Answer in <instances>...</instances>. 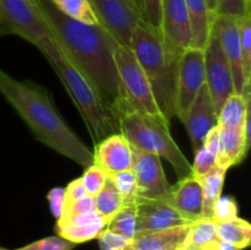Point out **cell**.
<instances>
[{"instance_id": "74e56055", "label": "cell", "mask_w": 251, "mask_h": 250, "mask_svg": "<svg viewBox=\"0 0 251 250\" xmlns=\"http://www.w3.org/2000/svg\"><path fill=\"white\" fill-rule=\"evenodd\" d=\"M65 189V193H64V208L69 207L70 205H73L74 202H76L77 200H80L81 198L86 196L85 188H83L82 183H81V179H74L70 183L68 184V186Z\"/></svg>"}, {"instance_id": "ffe728a7", "label": "cell", "mask_w": 251, "mask_h": 250, "mask_svg": "<svg viewBox=\"0 0 251 250\" xmlns=\"http://www.w3.org/2000/svg\"><path fill=\"white\" fill-rule=\"evenodd\" d=\"M189 228L190 225H185L136 235L132 239V250H180Z\"/></svg>"}, {"instance_id": "9c48e42d", "label": "cell", "mask_w": 251, "mask_h": 250, "mask_svg": "<svg viewBox=\"0 0 251 250\" xmlns=\"http://www.w3.org/2000/svg\"><path fill=\"white\" fill-rule=\"evenodd\" d=\"M203 50H205V83L218 115L223 103L234 92L232 71L220 41L212 29Z\"/></svg>"}, {"instance_id": "7a4b0ae2", "label": "cell", "mask_w": 251, "mask_h": 250, "mask_svg": "<svg viewBox=\"0 0 251 250\" xmlns=\"http://www.w3.org/2000/svg\"><path fill=\"white\" fill-rule=\"evenodd\" d=\"M0 95L38 141L85 168L93 163V153L66 124L46 87L28 80H16L0 69Z\"/></svg>"}, {"instance_id": "603a6c76", "label": "cell", "mask_w": 251, "mask_h": 250, "mask_svg": "<svg viewBox=\"0 0 251 250\" xmlns=\"http://www.w3.org/2000/svg\"><path fill=\"white\" fill-rule=\"evenodd\" d=\"M220 239L212 218H200L190 225L180 250H211Z\"/></svg>"}, {"instance_id": "d6a6232c", "label": "cell", "mask_w": 251, "mask_h": 250, "mask_svg": "<svg viewBox=\"0 0 251 250\" xmlns=\"http://www.w3.org/2000/svg\"><path fill=\"white\" fill-rule=\"evenodd\" d=\"M80 179L83 188H85L86 194L91 198H95L104 186L108 175L100 167L92 163L91 166L86 167L85 172H83L82 176Z\"/></svg>"}, {"instance_id": "7402d4cb", "label": "cell", "mask_w": 251, "mask_h": 250, "mask_svg": "<svg viewBox=\"0 0 251 250\" xmlns=\"http://www.w3.org/2000/svg\"><path fill=\"white\" fill-rule=\"evenodd\" d=\"M250 87H245L242 95L233 92L226 100L218 113V126L223 129H243L245 118L250 110Z\"/></svg>"}, {"instance_id": "30bf717a", "label": "cell", "mask_w": 251, "mask_h": 250, "mask_svg": "<svg viewBox=\"0 0 251 250\" xmlns=\"http://www.w3.org/2000/svg\"><path fill=\"white\" fill-rule=\"evenodd\" d=\"M205 81V50L190 47L181 54L178 65L176 117L180 122Z\"/></svg>"}, {"instance_id": "d4e9b609", "label": "cell", "mask_w": 251, "mask_h": 250, "mask_svg": "<svg viewBox=\"0 0 251 250\" xmlns=\"http://www.w3.org/2000/svg\"><path fill=\"white\" fill-rule=\"evenodd\" d=\"M227 172L216 166L200 179L202 188V218H212L215 203L222 195Z\"/></svg>"}, {"instance_id": "f1b7e54d", "label": "cell", "mask_w": 251, "mask_h": 250, "mask_svg": "<svg viewBox=\"0 0 251 250\" xmlns=\"http://www.w3.org/2000/svg\"><path fill=\"white\" fill-rule=\"evenodd\" d=\"M56 10L70 19L88 25H100L87 0H49Z\"/></svg>"}, {"instance_id": "52a82bcc", "label": "cell", "mask_w": 251, "mask_h": 250, "mask_svg": "<svg viewBox=\"0 0 251 250\" xmlns=\"http://www.w3.org/2000/svg\"><path fill=\"white\" fill-rule=\"evenodd\" d=\"M0 36H17L36 48L53 38L34 0H0Z\"/></svg>"}, {"instance_id": "5bb4252c", "label": "cell", "mask_w": 251, "mask_h": 250, "mask_svg": "<svg viewBox=\"0 0 251 250\" xmlns=\"http://www.w3.org/2000/svg\"><path fill=\"white\" fill-rule=\"evenodd\" d=\"M136 210V235L191 225L162 199H137Z\"/></svg>"}, {"instance_id": "d590c367", "label": "cell", "mask_w": 251, "mask_h": 250, "mask_svg": "<svg viewBox=\"0 0 251 250\" xmlns=\"http://www.w3.org/2000/svg\"><path fill=\"white\" fill-rule=\"evenodd\" d=\"M216 14L240 19L250 12L251 0H216Z\"/></svg>"}, {"instance_id": "6da1fadb", "label": "cell", "mask_w": 251, "mask_h": 250, "mask_svg": "<svg viewBox=\"0 0 251 250\" xmlns=\"http://www.w3.org/2000/svg\"><path fill=\"white\" fill-rule=\"evenodd\" d=\"M34 2L68 60L120 119L125 114V102L114 59L117 42L100 25L70 19L56 10L49 0Z\"/></svg>"}, {"instance_id": "9a60e30c", "label": "cell", "mask_w": 251, "mask_h": 250, "mask_svg": "<svg viewBox=\"0 0 251 250\" xmlns=\"http://www.w3.org/2000/svg\"><path fill=\"white\" fill-rule=\"evenodd\" d=\"M181 122L188 130L194 152L198 151L202 146L208 132L218 125V115L213 107L206 83L200 88Z\"/></svg>"}, {"instance_id": "7c38bea8", "label": "cell", "mask_w": 251, "mask_h": 250, "mask_svg": "<svg viewBox=\"0 0 251 250\" xmlns=\"http://www.w3.org/2000/svg\"><path fill=\"white\" fill-rule=\"evenodd\" d=\"M131 171L136 179L137 199H161L171 184L168 183L161 158L151 152L132 147Z\"/></svg>"}, {"instance_id": "60d3db41", "label": "cell", "mask_w": 251, "mask_h": 250, "mask_svg": "<svg viewBox=\"0 0 251 250\" xmlns=\"http://www.w3.org/2000/svg\"><path fill=\"white\" fill-rule=\"evenodd\" d=\"M206 1H207V5H208V7H210L211 12L215 15L216 14V7H217V5H216V0H206Z\"/></svg>"}, {"instance_id": "f546056e", "label": "cell", "mask_w": 251, "mask_h": 250, "mask_svg": "<svg viewBox=\"0 0 251 250\" xmlns=\"http://www.w3.org/2000/svg\"><path fill=\"white\" fill-rule=\"evenodd\" d=\"M239 28L240 49H242V63L244 71L245 86H251V14L248 12L238 19ZM244 90V88H243Z\"/></svg>"}, {"instance_id": "83f0119b", "label": "cell", "mask_w": 251, "mask_h": 250, "mask_svg": "<svg viewBox=\"0 0 251 250\" xmlns=\"http://www.w3.org/2000/svg\"><path fill=\"white\" fill-rule=\"evenodd\" d=\"M136 221L137 210L136 202L126 203L122 207V210L113 216L112 220L108 222L107 228L109 232L120 235L127 240H132L136 235Z\"/></svg>"}, {"instance_id": "3957f363", "label": "cell", "mask_w": 251, "mask_h": 250, "mask_svg": "<svg viewBox=\"0 0 251 250\" xmlns=\"http://www.w3.org/2000/svg\"><path fill=\"white\" fill-rule=\"evenodd\" d=\"M68 91L74 104L82 117L93 144L120 132L119 119L105 105L93 86L68 60L54 38H48L38 47Z\"/></svg>"}, {"instance_id": "5b68a950", "label": "cell", "mask_w": 251, "mask_h": 250, "mask_svg": "<svg viewBox=\"0 0 251 250\" xmlns=\"http://www.w3.org/2000/svg\"><path fill=\"white\" fill-rule=\"evenodd\" d=\"M119 129L132 147L168 161L176 171L178 180L191 174V163L174 141L166 118L127 113L119 119Z\"/></svg>"}, {"instance_id": "e0dca14e", "label": "cell", "mask_w": 251, "mask_h": 250, "mask_svg": "<svg viewBox=\"0 0 251 250\" xmlns=\"http://www.w3.org/2000/svg\"><path fill=\"white\" fill-rule=\"evenodd\" d=\"M93 163L105 172V174L118 173L131 169L132 149L122 132L112 134L95 145Z\"/></svg>"}, {"instance_id": "4316f807", "label": "cell", "mask_w": 251, "mask_h": 250, "mask_svg": "<svg viewBox=\"0 0 251 250\" xmlns=\"http://www.w3.org/2000/svg\"><path fill=\"white\" fill-rule=\"evenodd\" d=\"M93 203H95L96 212L107 222H109L113 216L119 212L125 205L122 195L117 190L114 184L109 180V178L107 179L102 190L93 198Z\"/></svg>"}, {"instance_id": "836d02e7", "label": "cell", "mask_w": 251, "mask_h": 250, "mask_svg": "<svg viewBox=\"0 0 251 250\" xmlns=\"http://www.w3.org/2000/svg\"><path fill=\"white\" fill-rule=\"evenodd\" d=\"M75 247V243L69 242L59 235H53V237L42 238V239L29 243L25 247L15 248V249L0 247V250H74Z\"/></svg>"}, {"instance_id": "8fae6325", "label": "cell", "mask_w": 251, "mask_h": 250, "mask_svg": "<svg viewBox=\"0 0 251 250\" xmlns=\"http://www.w3.org/2000/svg\"><path fill=\"white\" fill-rule=\"evenodd\" d=\"M161 41L176 59L190 48L191 29L185 0H162Z\"/></svg>"}, {"instance_id": "277c9868", "label": "cell", "mask_w": 251, "mask_h": 250, "mask_svg": "<svg viewBox=\"0 0 251 250\" xmlns=\"http://www.w3.org/2000/svg\"><path fill=\"white\" fill-rule=\"evenodd\" d=\"M130 49L149 80L159 110L169 122L176 117V81L180 59L172 56L156 32L144 22L135 28Z\"/></svg>"}, {"instance_id": "ab89813d", "label": "cell", "mask_w": 251, "mask_h": 250, "mask_svg": "<svg viewBox=\"0 0 251 250\" xmlns=\"http://www.w3.org/2000/svg\"><path fill=\"white\" fill-rule=\"evenodd\" d=\"M211 250H242V249H239V248L229 244V243L225 242V240H222L220 238V239L215 243V245H213L212 249Z\"/></svg>"}, {"instance_id": "ac0fdd59", "label": "cell", "mask_w": 251, "mask_h": 250, "mask_svg": "<svg viewBox=\"0 0 251 250\" xmlns=\"http://www.w3.org/2000/svg\"><path fill=\"white\" fill-rule=\"evenodd\" d=\"M108 222L96 211L73 217L56 220L55 232L60 238L75 244L90 242L97 238L107 228Z\"/></svg>"}, {"instance_id": "f35d334b", "label": "cell", "mask_w": 251, "mask_h": 250, "mask_svg": "<svg viewBox=\"0 0 251 250\" xmlns=\"http://www.w3.org/2000/svg\"><path fill=\"white\" fill-rule=\"evenodd\" d=\"M64 193L65 189L64 188H53L47 195L49 202V208L55 220H58L61 216L64 207Z\"/></svg>"}, {"instance_id": "2e32d148", "label": "cell", "mask_w": 251, "mask_h": 250, "mask_svg": "<svg viewBox=\"0 0 251 250\" xmlns=\"http://www.w3.org/2000/svg\"><path fill=\"white\" fill-rule=\"evenodd\" d=\"M161 199L189 222L193 223L202 218V188L200 180L191 174L169 186Z\"/></svg>"}, {"instance_id": "d6986e66", "label": "cell", "mask_w": 251, "mask_h": 250, "mask_svg": "<svg viewBox=\"0 0 251 250\" xmlns=\"http://www.w3.org/2000/svg\"><path fill=\"white\" fill-rule=\"evenodd\" d=\"M250 145L247 142L243 129H223L218 135V156L216 166L228 171L244 161Z\"/></svg>"}, {"instance_id": "4dcf8cb0", "label": "cell", "mask_w": 251, "mask_h": 250, "mask_svg": "<svg viewBox=\"0 0 251 250\" xmlns=\"http://www.w3.org/2000/svg\"><path fill=\"white\" fill-rule=\"evenodd\" d=\"M108 178L115 185L117 190L122 195L125 205L135 203L137 200L136 179L131 169L118 172V173L108 174Z\"/></svg>"}, {"instance_id": "ba28073f", "label": "cell", "mask_w": 251, "mask_h": 250, "mask_svg": "<svg viewBox=\"0 0 251 250\" xmlns=\"http://www.w3.org/2000/svg\"><path fill=\"white\" fill-rule=\"evenodd\" d=\"M104 28L118 43L130 48L135 28L142 22L134 0H87Z\"/></svg>"}, {"instance_id": "1f68e13d", "label": "cell", "mask_w": 251, "mask_h": 250, "mask_svg": "<svg viewBox=\"0 0 251 250\" xmlns=\"http://www.w3.org/2000/svg\"><path fill=\"white\" fill-rule=\"evenodd\" d=\"M142 22L156 32L161 38L162 0H134Z\"/></svg>"}, {"instance_id": "484cf974", "label": "cell", "mask_w": 251, "mask_h": 250, "mask_svg": "<svg viewBox=\"0 0 251 250\" xmlns=\"http://www.w3.org/2000/svg\"><path fill=\"white\" fill-rule=\"evenodd\" d=\"M218 237L225 242L244 250L251 244V225L247 220L235 217L233 220L216 223Z\"/></svg>"}, {"instance_id": "cb8c5ba5", "label": "cell", "mask_w": 251, "mask_h": 250, "mask_svg": "<svg viewBox=\"0 0 251 250\" xmlns=\"http://www.w3.org/2000/svg\"><path fill=\"white\" fill-rule=\"evenodd\" d=\"M218 135L220 126L217 125L208 132L202 146L195 151V159L191 164V175L198 180L216 167L218 156Z\"/></svg>"}, {"instance_id": "8992f818", "label": "cell", "mask_w": 251, "mask_h": 250, "mask_svg": "<svg viewBox=\"0 0 251 250\" xmlns=\"http://www.w3.org/2000/svg\"><path fill=\"white\" fill-rule=\"evenodd\" d=\"M114 59L125 102V114L140 113L164 118L154 100L149 80L131 49L118 46Z\"/></svg>"}, {"instance_id": "e575fe53", "label": "cell", "mask_w": 251, "mask_h": 250, "mask_svg": "<svg viewBox=\"0 0 251 250\" xmlns=\"http://www.w3.org/2000/svg\"><path fill=\"white\" fill-rule=\"evenodd\" d=\"M238 217V202L233 196L221 195L215 203L212 213V220L217 222L233 220Z\"/></svg>"}, {"instance_id": "44dd1931", "label": "cell", "mask_w": 251, "mask_h": 250, "mask_svg": "<svg viewBox=\"0 0 251 250\" xmlns=\"http://www.w3.org/2000/svg\"><path fill=\"white\" fill-rule=\"evenodd\" d=\"M191 29L190 47L205 49L211 32L213 14L206 0H185Z\"/></svg>"}, {"instance_id": "8d00e7d4", "label": "cell", "mask_w": 251, "mask_h": 250, "mask_svg": "<svg viewBox=\"0 0 251 250\" xmlns=\"http://www.w3.org/2000/svg\"><path fill=\"white\" fill-rule=\"evenodd\" d=\"M100 250H132V240H127L120 235L104 229L97 237Z\"/></svg>"}, {"instance_id": "4fadbf2b", "label": "cell", "mask_w": 251, "mask_h": 250, "mask_svg": "<svg viewBox=\"0 0 251 250\" xmlns=\"http://www.w3.org/2000/svg\"><path fill=\"white\" fill-rule=\"evenodd\" d=\"M211 29L217 36L223 53H225L228 64H229L230 71H232L233 85H234V93L242 95L243 88L245 86V78L244 71H243L238 19L215 14L212 24H211Z\"/></svg>"}]
</instances>
